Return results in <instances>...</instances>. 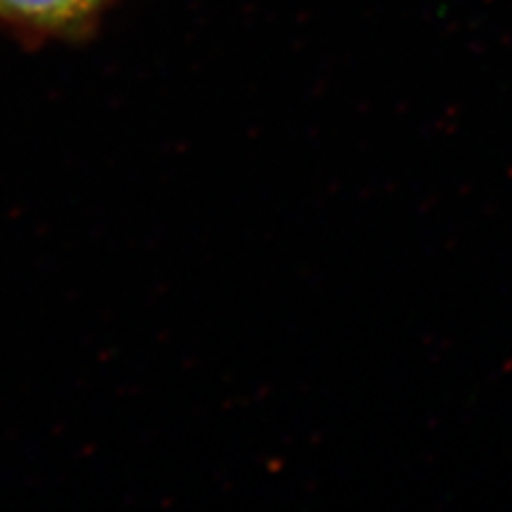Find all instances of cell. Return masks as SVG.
Wrapping results in <instances>:
<instances>
[{
  "mask_svg": "<svg viewBox=\"0 0 512 512\" xmlns=\"http://www.w3.org/2000/svg\"><path fill=\"white\" fill-rule=\"evenodd\" d=\"M103 0H0V18L32 28H67L84 22Z\"/></svg>",
  "mask_w": 512,
  "mask_h": 512,
  "instance_id": "6da1fadb",
  "label": "cell"
}]
</instances>
